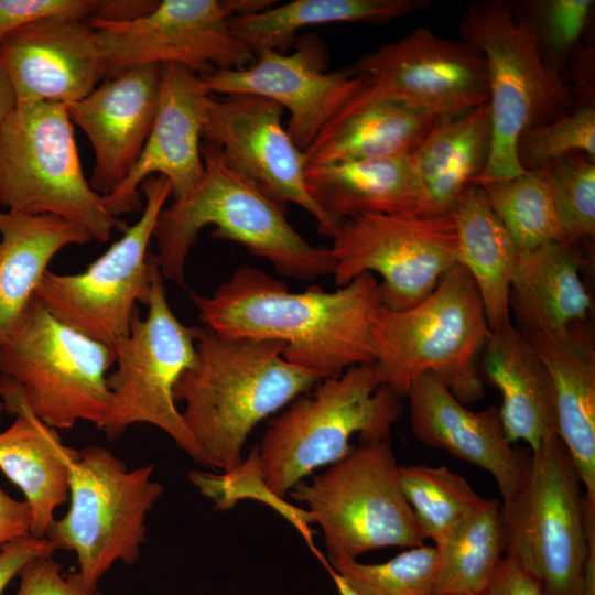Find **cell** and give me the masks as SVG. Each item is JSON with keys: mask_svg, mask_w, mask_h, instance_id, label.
Returning <instances> with one entry per match:
<instances>
[{"mask_svg": "<svg viewBox=\"0 0 595 595\" xmlns=\"http://www.w3.org/2000/svg\"><path fill=\"white\" fill-rule=\"evenodd\" d=\"M548 165L566 244L595 234V160L572 153Z\"/></svg>", "mask_w": 595, "mask_h": 595, "instance_id": "cell-38", "label": "cell"}, {"mask_svg": "<svg viewBox=\"0 0 595 595\" xmlns=\"http://www.w3.org/2000/svg\"><path fill=\"white\" fill-rule=\"evenodd\" d=\"M142 215L84 271H46L35 296L60 322L95 340L113 346L130 329L138 304L149 305L158 264L149 250L161 210L172 195L169 180L153 175L143 181Z\"/></svg>", "mask_w": 595, "mask_h": 595, "instance_id": "cell-13", "label": "cell"}, {"mask_svg": "<svg viewBox=\"0 0 595 595\" xmlns=\"http://www.w3.org/2000/svg\"><path fill=\"white\" fill-rule=\"evenodd\" d=\"M595 160V108L583 104L555 120L526 131L519 139L517 155L526 171L540 169L572 153Z\"/></svg>", "mask_w": 595, "mask_h": 595, "instance_id": "cell-37", "label": "cell"}, {"mask_svg": "<svg viewBox=\"0 0 595 595\" xmlns=\"http://www.w3.org/2000/svg\"><path fill=\"white\" fill-rule=\"evenodd\" d=\"M0 64L17 105L82 99L105 77L98 35L86 19L46 18L0 40Z\"/></svg>", "mask_w": 595, "mask_h": 595, "instance_id": "cell-20", "label": "cell"}, {"mask_svg": "<svg viewBox=\"0 0 595 595\" xmlns=\"http://www.w3.org/2000/svg\"><path fill=\"white\" fill-rule=\"evenodd\" d=\"M90 240L84 228L64 218L0 209V340L34 296L54 256Z\"/></svg>", "mask_w": 595, "mask_h": 595, "instance_id": "cell-30", "label": "cell"}, {"mask_svg": "<svg viewBox=\"0 0 595 595\" xmlns=\"http://www.w3.org/2000/svg\"><path fill=\"white\" fill-rule=\"evenodd\" d=\"M284 343L197 328L196 358L174 388L204 466L230 470L252 429L322 379L283 357Z\"/></svg>", "mask_w": 595, "mask_h": 595, "instance_id": "cell-2", "label": "cell"}, {"mask_svg": "<svg viewBox=\"0 0 595 595\" xmlns=\"http://www.w3.org/2000/svg\"><path fill=\"white\" fill-rule=\"evenodd\" d=\"M283 108L269 99L232 94L205 100L203 140L220 150L225 163L272 199L310 213L322 235L332 228L307 192L305 163L286 128Z\"/></svg>", "mask_w": 595, "mask_h": 595, "instance_id": "cell-17", "label": "cell"}, {"mask_svg": "<svg viewBox=\"0 0 595 595\" xmlns=\"http://www.w3.org/2000/svg\"><path fill=\"white\" fill-rule=\"evenodd\" d=\"M522 332V331H521ZM545 366L553 391L558 435L595 504V345L587 322L551 334L524 333Z\"/></svg>", "mask_w": 595, "mask_h": 595, "instance_id": "cell-23", "label": "cell"}, {"mask_svg": "<svg viewBox=\"0 0 595 595\" xmlns=\"http://www.w3.org/2000/svg\"><path fill=\"white\" fill-rule=\"evenodd\" d=\"M30 529L31 510L26 501L12 498L0 487V548L29 536Z\"/></svg>", "mask_w": 595, "mask_h": 595, "instance_id": "cell-44", "label": "cell"}, {"mask_svg": "<svg viewBox=\"0 0 595 595\" xmlns=\"http://www.w3.org/2000/svg\"><path fill=\"white\" fill-rule=\"evenodd\" d=\"M436 117L365 87L303 150L305 167L411 154Z\"/></svg>", "mask_w": 595, "mask_h": 595, "instance_id": "cell-25", "label": "cell"}, {"mask_svg": "<svg viewBox=\"0 0 595 595\" xmlns=\"http://www.w3.org/2000/svg\"><path fill=\"white\" fill-rule=\"evenodd\" d=\"M575 244L550 242L519 251L509 288V313L523 333L551 334L586 322L592 296L580 275Z\"/></svg>", "mask_w": 595, "mask_h": 595, "instance_id": "cell-27", "label": "cell"}, {"mask_svg": "<svg viewBox=\"0 0 595 595\" xmlns=\"http://www.w3.org/2000/svg\"><path fill=\"white\" fill-rule=\"evenodd\" d=\"M325 60L318 42L307 40L291 54L267 50L248 66L218 69L202 86L208 95H253L288 109L286 130L303 151L366 85L354 66L327 72Z\"/></svg>", "mask_w": 595, "mask_h": 595, "instance_id": "cell-18", "label": "cell"}, {"mask_svg": "<svg viewBox=\"0 0 595 595\" xmlns=\"http://www.w3.org/2000/svg\"><path fill=\"white\" fill-rule=\"evenodd\" d=\"M593 0H544L530 2L532 26L544 60L560 72L573 51L589 15Z\"/></svg>", "mask_w": 595, "mask_h": 595, "instance_id": "cell-39", "label": "cell"}, {"mask_svg": "<svg viewBox=\"0 0 595 595\" xmlns=\"http://www.w3.org/2000/svg\"><path fill=\"white\" fill-rule=\"evenodd\" d=\"M479 186L519 251L566 242L548 165Z\"/></svg>", "mask_w": 595, "mask_h": 595, "instance_id": "cell-34", "label": "cell"}, {"mask_svg": "<svg viewBox=\"0 0 595 595\" xmlns=\"http://www.w3.org/2000/svg\"><path fill=\"white\" fill-rule=\"evenodd\" d=\"M490 334L478 290L457 263L419 304L372 318L375 371L401 399L423 375L436 377L463 404L484 397L477 358Z\"/></svg>", "mask_w": 595, "mask_h": 595, "instance_id": "cell-4", "label": "cell"}, {"mask_svg": "<svg viewBox=\"0 0 595 595\" xmlns=\"http://www.w3.org/2000/svg\"><path fill=\"white\" fill-rule=\"evenodd\" d=\"M500 515L505 558L532 576L544 595H586L595 504L558 435L531 452L527 477L500 504Z\"/></svg>", "mask_w": 595, "mask_h": 595, "instance_id": "cell-7", "label": "cell"}, {"mask_svg": "<svg viewBox=\"0 0 595 595\" xmlns=\"http://www.w3.org/2000/svg\"><path fill=\"white\" fill-rule=\"evenodd\" d=\"M201 322L227 337L282 342L283 357L321 379L374 361L372 318L380 285L363 273L333 292L311 285L291 292L286 283L245 266L210 295L192 292Z\"/></svg>", "mask_w": 595, "mask_h": 595, "instance_id": "cell-1", "label": "cell"}, {"mask_svg": "<svg viewBox=\"0 0 595 595\" xmlns=\"http://www.w3.org/2000/svg\"><path fill=\"white\" fill-rule=\"evenodd\" d=\"M331 237L335 284L340 288L376 272L381 307L390 311L422 302L459 261L452 214L365 213L342 220Z\"/></svg>", "mask_w": 595, "mask_h": 595, "instance_id": "cell-14", "label": "cell"}, {"mask_svg": "<svg viewBox=\"0 0 595 595\" xmlns=\"http://www.w3.org/2000/svg\"><path fill=\"white\" fill-rule=\"evenodd\" d=\"M407 398L411 431L421 443L488 472L502 502L520 489L530 455L516 450L508 440L498 407L472 411L430 374L413 383Z\"/></svg>", "mask_w": 595, "mask_h": 595, "instance_id": "cell-22", "label": "cell"}, {"mask_svg": "<svg viewBox=\"0 0 595 595\" xmlns=\"http://www.w3.org/2000/svg\"><path fill=\"white\" fill-rule=\"evenodd\" d=\"M401 398L380 386L372 363L322 379L269 421L257 445L260 470L280 498L315 469L347 456L360 444L389 441L401 418Z\"/></svg>", "mask_w": 595, "mask_h": 595, "instance_id": "cell-6", "label": "cell"}, {"mask_svg": "<svg viewBox=\"0 0 595 595\" xmlns=\"http://www.w3.org/2000/svg\"><path fill=\"white\" fill-rule=\"evenodd\" d=\"M148 309L145 318L134 314L129 333L113 345L117 368L107 377L111 407L102 431L115 440L133 424L154 425L204 465L174 399L176 382L195 361L198 327L184 325L171 310L159 267Z\"/></svg>", "mask_w": 595, "mask_h": 595, "instance_id": "cell-12", "label": "cell"}, {"mask_svg": "<svg viewBox=\"0 0 595 595\" xmlns=\"http://www.w3.org/2000/svg\"><path fill=\"white\" fill-rule=\"evenodd\" d=\"M17 107V97L12 84L0 64V123Z\"/></svg>", "mask_w": 595, "mask_h": 595, "instance_id": "cell-45", "label": "cell"}, {"mask_svg": "<svg viewBox=\"0 0 595 595\" xmlns=\"http://www.w3.org/2000/svg\"><path fill=\"white\" fill-rule=\"evenodd\" d=\"M230 0H163L128 20L90 17L105 77L144 64H176L201 77L241 68L256 55L232 31Z\"/></svg>", "mask_w": 595, "mask_h": 595, "instance_id": "cell-15", "label": "cell"}, {"mask_svg": "<svg viewBox=\"0 0 595 595\" xmlns=\"http://www.w3.org/2000/svg\"><path fill=\"white\" fill-rule=\"evenodd\" d=\"M428 0H294L258 13L232 17L234 33L257 56L262 51H279L296 31L331 23L386 24L423 11Z\"/></svg>", "mask_w": 595, "mask_h": 595, "instance_id": "cell-32", "label": "cell"}, {"mask_svg": "<svg viewBox=\"0 0 595 595\" xmlns=\"http://www.w3.org/2000/svg\"><path fill=\"white\" fill-rule=\"evenodd\" d=\"M305 184L331 235L359 214L419 215L422 198L411 154L306 166Z\"/></svg>", "mask_w": 595, "mask_h": 595, "instance_id": "cell-26", "label": "cell"}, {"mask_svg": "<svg viewBox=\"0 0 595 595\" xmlns=\"http://www.w3.org/2000/svg\"><path fill=\"white\" fill-rule=\"evenodd\" d=\"M398 467L389 441L360 444L290 490L321 528L328 560H357L381 548L424 544Z\"/></svg>", "mask_w": 595, "mask_h": 595, "instance_id": "cell-11", "label": "cell"}, {"mask_svg": "<svg viewBox=\"0 0 595 595\" xmlns=\"http://www.w3.org/2000/svg\"><path fill=\"white\" fill-rule=\"evenodd\" d=\"M69 507L45 539L55 550L73 551L80 584L97 591L118 561L133 565L147 539V517L164 494L154 466L127 465L102 446L77 450L68 462Z\"/></svg>", "mask_w": 595, "mask_h": 595, "instance_id": "cell-10", "label": "cell"}, {"mask_svg": "<svg viewBox=\"0 0 595 595\" xmlns=\"http://www.w3.org/2000/svg\"><path fill=\"white\" fill-rule=\"evenodd\" d=\"M358 595H433L437 567L435 545L409 548L382 563L328 560Z\"/></svg>", "mask_w": 595, "mask_h": 595, "instance_id": "cell-36", "label": "cell"}, {"mask_svg": "<svg viewBox=\"0 0 595 595\" xmlns=\"http://www.w3.org/2000/svg\"><path fill=\"white\" fill-rule=\"evenodd\" d=\"M20 396L18 385L10 378L0 375V422L3 413L12 409Z\"/></svg>", "mask_w": 595, "mask_h": 595, "instance_id": "cell-46", "label": "cell"}, {"mask_svg": "<svg viewBox=\"0 0 595 595\" xmlns=\"http://www.w3.org/2000/svg\"><path fill=\"white\" fill-rule=\"evenodd\" d=\"M17 595H105L87 591L75 572L63 574L53 555H43L30 561L20 573Z\"/></svg>", "mask_w": 595, "mask_h": 595, "instance_id": "cell-41", "label": "cell"}, {"mask_svg": "<svg viewBox=\"0 0 595 595\" xmlns=\"http://www.w3.org/2000/svg\"><path fill=\"white\" fill-rule=\"evenodd\" d=\"M318 558L321 559V562L328 572L339 595H358L354 591V588L347 583V581L328 564L327 560L324 556L318 555Z\"/></svg>", "mask_w": 595, "mask_h": 595, "instance_id": "cell-47", "label": "cell"}, {"mask_svg": "<svg viewBox=\"0 0 595 595\" xmlns=\"http://www.w3.org/2000/svg\"><path fill=\"white\" fill-rule=\"evenodd\" d=\"M161 68L144 64L126 69L65 105L93 145L89 184L102 196L120 185L142 152L156 113Z\"/></svg>", "mask_w": 595, "mask_h": 595, "instance_id": "cell-21", "label": "cell"}, {"mask_svg": "<svg viewBox=\"0 0 595 595\" xmlns=\"http://www.w3.org/2000/svg\"><path fill=\"white\" fill-rule=\"evenodd\" d=\"M452 216L458 263L478 290L490 332L497 331L511 320L509 288L519 250L480 186L464 191Z\"/></svg>", "mask_w": 595, "mask_h": 595, "instance_id": "cell-31", "label": "cell"}, {"mask_svg": "<svg viewBox=\"0 0 595 595\" xmlns=\"http://www.w3.org/2000/svg\"><path fill=\"white\" fill-rule=\"evenodd\" d=\"M473 595H544V593L532 576L504 556L488 585Z\"/></svg>", "mask_w": 595, "mask_h": 595, "instance_id": "cell-43", "label": "cell"}, {"mask_svg": "<svg viewBox=\"0 0 595 595\" xmlns=\"http://www.w3.org/2000/svg\"><path fill=\"white\" fill-rule=\"evenodd\" d=\"M398 476L421 532L435 547L487 500L444 465H399Z\"/></svg>", "mask_w": 595, "mask_h": 595, "instance_id": "cell-35", "label": "cell"}, {"mask_svg": "<svg viewBox=\"0 0 595 595\" xmlns=\"http://www.w3.org/2000/svg\"><path fill=\"white\" fill-rule=\"evenodd\" d=\"M115 361L113 346L60 322L35 294L0 340V375L13 380L28 408L56 430L78 421L105 428L111 407L107 371Z\"/></svg>", "mask_w": 595, "mask_h": 595, "instance_id": "cell-9", "label": "cell"}, {"mask_svg": "<svg viewBox=\"0 0 595 595\" xmlns=\"http://www.w3.org/2000/svg\"><path fill=\"white\" fill-rule=\"evenodd\" d=\"M52 543L45 538L31 534L15 539L0 548V595L9 583L20 575L24 566L35 558L53 555Z\"/></svg>", "mask_w": 595, "mask_h": 595, "instance_id": "cell-42", "label": "cell"}, {"mask_svg": "<svg viewBox=\"0 0 595 595\" xmlns=\"http://www.w3.org/2000/svg\"><path fill=\"white\" fill-rule=\"evenodd\" d=\"M201 152V181L164 206L153 230L154 259L164 279L186 286L187 257L198 232L209 225L214 238L242 245L283 277L307 281L333 273L331 248L305 240L288 221L285 205L230 169L214 143L203 141Z\"/></svg>", "mask_w": 595, "mask_h": 595, "instance_id": "cell-3", "label": "cell"}, {"mask_svg": "<svg viewBox=\"0 0 595 595\" xmlns=\"http://www.w3.org/2000/svg\"><path fill=\"white\" fill-rule=\"evenodd\" d=\"M459 32L483 54L487 67L490 150L473 185L518 176L526 172L517 155L520 137L571 113L574 94L544 60L530 23L509 4L500 0L469 4Z\"/></svg>", "mask_w": 595, "mask_h": 595, "instance_id": "cell-5", "label": "cell"}, {"mask_svg": "<svg viewBox=\"0 0 595 595\" xmlns=\"http://www.w3.org/2000/svg\"><path fill=\"white\" fill-rule=\"evenodd\" d=\"M101 6L102 1L95 0H0V40L41 19L94 17Z\"/></svg>", "mask_w": 595, "mask_h": 595, "instance_id": "cell-40", "label": "cell"}, {"mask_svg": "<svg viewBox=\"0 0 595 595\" xmlns=\"http://www.w3.org/2000/svg\"><path fill=\"white\" fill-rule=\"evenodd\" d=\"M433 595H473L491 581L505 556L500 502L487 499L436 547Z\"/></svg>", "mask_w": 595, "mask_h": 595, "instance_id": "cell-33", "label": "cell"}, {"mask_svg": "<svg viewBox=\"0 0 595 595\" xmlns=\"http://www.w3.org/2000/svg\"><path fill=\"white\" fill-rule=\"evenodd\" d=\"M482 372L483 381L501 394L500 421L512 444L523 441L532 452L558 435L548 370L530 338L511 320L490 332L483 348Z\"/></svg>", "mask_w": 595, "mask_h": 595, "instance_id": "cell-24", "label": "cell"}, {"mask_svg": "<svg viewBox=\"0 0 595 595\" xmlns=\"http://www.w3.org/2000/svg\"><path fill=\"white\" fill-rule=\"evenodd\" d=\"M14 421L0 432V469L23 493L31 510L30 534L45 538L57 507L68 500V462L77 450L41 421L22 397Z\"/></svg>", "mask_w": 595, "mask_h": 595, "instance_id": "cell-29", "label": "cell"}, {"mask_svg": "<svg viewBox=\"0 0 595 595\" xmlns=\"http://www.w3.org/2000/svg\"><path fill=\"white\" fill-rule=\"evenodd\" d=\"M207 96L199 75L181 65H162L156 113L142 152L120 185L102 196L111 216L141 209L140 186L150 176L166 177L174 198L198 184L204 173L201 140Z\"/></svg>", "mask_w": 595, "mask_h": 595, "instance_id": "cell-19", "label": "cell"}, {"mask_svg": "<svg viewBox=\"0 0 595 595\" xmlns=\"http://www.w3.org/2000/svg\"><path fill=\"white\" fill-rule=\"evenodd\" d=\"M0 206L54 215L108 241L128 226L105 208L85 178L65 104H19L0 123Z\"/></svg>", "mask_w": 595, "mask_h": 595, "instance_id": "cell-8", "label": "cell"}, {"mask_svg": "<svg viewBox=\"0 0 595 595\" xmlns=\"http://www.w3.org/2000/svg\"><path fill=\"white\" fill-rule=\"evenodd\" d=\"M491 140L488 104L436 117L411 153L420 178V216L452 214L464 191L484 172Z\"/></svg>", "mask_w": 595, "mask_h": 595, "instance_id": "cell-28", "label": "cell"}, {"mask_svg": "<svg viewBox=\"0 0 595 595\" xmlns=\"http://www.w3.org/2000/svg\"><path fill=\"white\" fill-rule=\"evenodd\" d=\"M369 90L434 117L454 116L488 104L483 54L463 40L418 28L357 60Z\"/></svg>", "mask_w": 595, "mask_h": 595, "instance_id": "cell-16", "label": "cell"}]
</instances>
